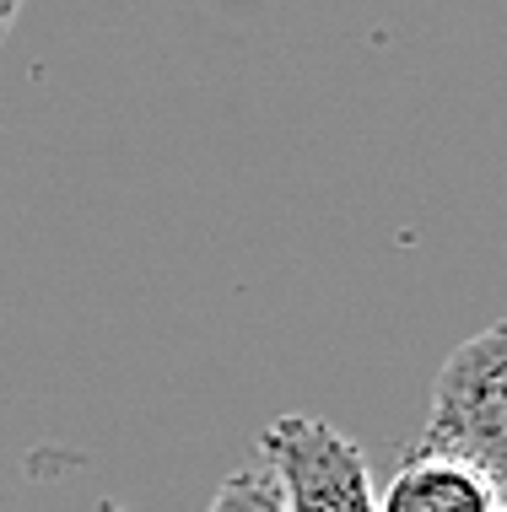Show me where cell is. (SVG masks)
<instances>
[{"instance_id":"obj_6","label":"cell","mask_w":507,"mask_h":512,"mask_svg":"<svg viewBox=\"0 0 507 512\" xmlns=\"http://www.w3.org/2000/svg\"><path fill=\"white\" fill-rule=\"evenodd\" d=\"M497 512H507V491H502V496H497Z\"/></svg>"},{"instance_id":"obj_4","label":"cell","mask_w":507,"mask_h":512,"mask_svg":"<svg viewBox=\"0 0 507 512\" xmlns=\"http://www.w3.org/2000/svg\"><path fill=\"white\" fill-rule=\"evenodd\" d=\"M205 512H286V507H281V491L270 480V469L249 464V469H232L222 486H216Z\"/></svg>"},{"instance_id":"obj_3","label":"cell","mask_w":507,"mask_h":512,"mask_svg":"<svg viewBox=\"0 0 507 512\" xmlns=\"http://www.w3.org/2000/svg\"><path fill=\"white\" fill-rule=\"evenodd\" d=\"M497 486L475 475L470 464L448 453L410 448L405 464L394 469L389 491L378 496V512H497Z\"/></svg>"},{"instance_id":"obj_2","label":"cell","mask_w":507,"mask_h":512,"mask_svg":"<svg viewBox=\"0 0 507 512\" xmlns=\"http://www.w3.org/2000/svg\"><path fill=\"white\" fill-rule=\"evenodd\" d=\"M259 459L286 512H378L367 453L324 415H276L259 437Z\"/></svg>"},{"instance_id":"obj_1","label":"cell","mask_w":507,"mask_h":512,"mask_svg":"<svg viewBox=\"0 0 507 512\" xmlns=\"http://www.w3.org/2000/svg\"><path fill=\"white\" fill-rule=\"evenodd\" d=\"M416 448L448 453L507 491V324L470 335L437 367Z\"/></svg>"},{"instance_id":"obj_5","label":"cell","mask_w":507,"mask_h":512,"mask_svg":"<svg viewBox=\"0 0 507 512\" xmlns=\"http://www.w3.org/2000/svg\"><path fill=\"white\" fill-rule=\"evenodd\" d=\"M17 17H22V11L11 6V0H0V44H6V33L17 27Z\"/></svg>"}]
</instances>
